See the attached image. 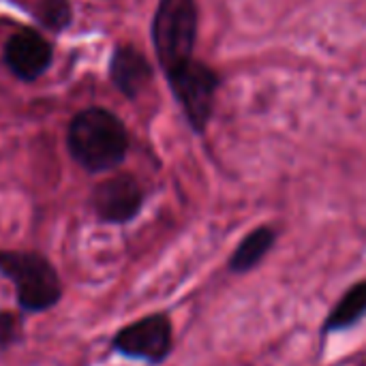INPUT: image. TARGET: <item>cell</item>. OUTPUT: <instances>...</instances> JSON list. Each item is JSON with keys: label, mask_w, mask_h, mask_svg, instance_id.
<instances>
[{"label": "cell", "mask_w": 366, "mask_h": 366, "mask_svg": "<svg viewBox=\"0 0 366 366\" xmlns=\"http://www.w3.org/2000/svg\"><path fill=\"white\" fill-rule=\"evenodd\" d=\"M274 240H277L274 229H270V227H257V229H253L236 247V251H234V255L229 259V268L234 272H249V270H253L270 253Z\"/></svg>", "instance_id": "obj_9"}, {"label": "cell", "mask_w": 366, "mask_h": 366, "mask_svg": "<svg viewBox=\"0 0 366 366\" xmlns=\"http://www.w3.org/2000/svg\"><path fill=\"white\" fill-rule=\"evenodd\" d=\"M366 315V281L356 283L352 290L343 294L337 307L330 311L326 320V332H341L356 326Z\"/></svg>", "instance_id": "obj_10"}, {"label": "cell", "mask_w": 366, "mask_h": 366, "mask_svg": "<svg viewBox=\"0 0 366 366\" xmlns=\"http://www.w3.org/2000/svg\"><path fill=\"white\" fill-rule=\"evenodd\" d=\"M0 274L13 283L17 302L28 313L49 311L62 296L56 268L39 253L0 251Z\"/></svg>", "instance_id": "obj_3"}, {"label": "cell", "mask_w": 366, "mask_h": 366, "mask_svg": "<svg viewBox=\"0 0 366 366\" xmlns=\"http://www.w3.org/2000/svg\"><path fill=\"white\" fill-rule=\"evenodd\" d=\"M167 81L191 129L202 133L210 122V116L214 112V99L221 86L217 71L193 58L184 66L167 75Z\"/></svg>", "instance_id": "obj_4"}, {"label": "cell", "mask_w": 366, "mask_h": 366, "mask_svg": "<svg viewBox=\"0 0 366 366\" xmlns=\"http://www.w3.org/2000/svg\"><path fill=\"white\" fill-rule=\"evenodd\" d=\"M21 332V320L11 311H0V350L11 347Z\"/></svg>", "instance_id": "obj_12"}, {"label": "cell", "mask_w": 366, "mask_h": 366, "mask_svg": "<svg viewBox=\"0 0 366 366\" xmlns=\"http://www.w3.org/2000/svg\"><path fill=\"white\" fill-rule=\"evenodd\" d=\"M109 75H112L114 86L127 99H135L150 84L152 66L139 49H135L131 45H122V47H116V51L112 56Z\"/></svg>", "instance_id": "obj_8"}, {"label": "cell", "mask_w": 366, "mask_h": 366, "mask_svg": "<svg viewBox=\"0 0 366 366\" xmlns=\"http://www.w3.org/2000/svg\"><path fill=\"white\" fill-rule=\"evenodd\" d=\"M197 21L195 0H159L152 19V45L165 77L193 60Z\"/></svg>", "instance_id": "obj_2"}, {"label": "cell", "mask_w": 366, "mask_h": 366, "mask_svg": "<svg viewBox=\"0 0 366 366\" xmlns=\"http://www.w3.org/2000/svg\"><path fill=\"white\" fill-rule=\"evenodd\" d=\"M66 142L73 159L92 174L118 167L129 150L122 120L101 107L79 112L69 124Z\"/></svg>", "instance_id": "obj_1"}, {"label": "cell", "mask_w": 366, "mask_h": 366, "mask_svg": "<svg viewBox=\"0 0 366 366\" xmlns=\"http://www.w3.org/2000/svg\"><path fill=\"white\" fill-rule=\"evenodd\" d=\"M112 347L120 356L159 365L172 350V322L163 313L148 315L116 332Z\"/></svg>", "instance_id": "obj_5"}, {"label": "cell", "mask_w": 366, "mask_h": 366, "mask_svg": "<svg viewBox=\"0 0 366 366\" xmlns=\"http://www.w3.org/2000/svg\"><path fill=\"white\" fill-rule=\"evenodd\" d=\"M144 204V193L133 176L120 174L103 180L92 193V206L105 223H129L137 217Z\"/></svg>", "instance_id": "obj_6"}, {"label": "cell", "mask_w": 366, "mask_h": 366, "mask_svg": "<svg viewBox=\"0 0 366 366\" xmlns=\"http://www.w3.org/2000/svg\"><path fill=\"white\" fill-rule=\"evenodd\" d=\"M4 62L21 81H34L49 69L51 47L39 32L19 30L6 41Z\"/></svg>", "instance_id": "obj_7"}, {"label": "cell", "mask_w": 366, "mask_h": 366, "mask_svg": "<svg viewBox=\"0 0 366 366\" xmlns=\"http://www.w3.org/2000/svg\"><path fill=\"white\" fill-rule=\"evenodd\" d=\"M39 19L54 28L60 30L71 21V4L69 0H43L39 6Z\"/></svg>", "instance_id": "obj_11"}]
</instances>
